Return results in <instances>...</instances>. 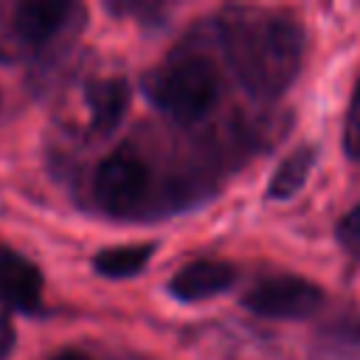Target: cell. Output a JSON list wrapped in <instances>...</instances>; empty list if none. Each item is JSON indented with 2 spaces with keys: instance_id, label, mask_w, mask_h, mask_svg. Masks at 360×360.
I'll return each instance as SVG.
<instances>
[{
  "instance_id": "cell-1",
  "label": "cell",
  "mask_w": 360,
  "mask_h": 360,
  "mask_svg": "<svg viewBox=\"0 0 360 360\" xmlns=\"http://www.w3.org/2000/svg\"><path fill=\"white\" fill-rule=\"evenodd\" d=\"M219 39L236 82L256 98H278L304 62V28L290 14L236 8L219 22Z\"/></svg>"
},
{
  "instance_id": "cell-2",
  "label": "cell",
  "mask_w": 360,
  "mask_h": 360,
  "mask_svg": "<svg viewBox=\"0 0 360 360\" xmlns=\"http://www.w3.org/2000/svg\"><path fill=\"white\" fill-rule=\"evenodd\" d=\"M146 98L177 124L202 121L219 101V73L200 56H180L143 79Z\"/></svg>"
},
{
  "instance_id": "cell-3",
  "label": "cell",
  "mask_w": 360,
  "mask_h": 360,
  "mask_svg": "<svg viewBox=\"0 0 360 360\" xmlns=\"http://www.w3.org/2000/svg\"><path fill=\"white\" fill-rule=\"evenodd\" d=\"M152 174L149 166L129 149H118L107 155L93 172V197L110 214H132L146 191Z\"/></svg>"
},
{
  "instance_id": "cell-4",
  "label": "cell",
  "mask_w": 360,
  "mask_h": 360,
  "mask_svg": "<svg viewBox=\"0 0 360 360\" xmlns=\"http://www.w3.org/2000/svg\"><path fill=\"white\" fill-rule=\"evenodd\" d=\"M242 304L262 318L298 321L309 318L323 304V290L298 276H273L248 290Z\"/></svg>"
},
{
  "instance_id": "cell-5",
  "label": "cell",
  "mask_w": 360,
  "mask_h": 360,
  "mask_svg": "<svg viewBox=\"0 0 360 360\" xmlns=\"http://www.w3.org/2000/svg\"><path fill=\"white\" fill-rule=\"evenodd\" d=\"M233 281H236V270L228 262L200 259L174 273V278L169 281V292L180 301H202L225 292Z\"/></svg>"
},
{
  "instance_id": "cell-6",
  "label": "cell",
  "mask_w": 360,
  "mask_h": 360,
  "mask_svg": "<svg viewBox=\"0 0 360 360\" xmlns=\"http://www.w3.org/2000/svg\"><path fill=\"white\" fill-rule=\"evenodd\" d=\"M39 295H42L39 270L28 259L0 248V301L11 309L34 312L39 307Z\"/></svg>"
},
{
  "instance_id": "cell-7",
  "label": "cell",
  "mask_w": 360,
  "mask_h": 360,
  "mask_svg": "<svg viewBox=\"0 0 360 360\" xmlns=\"http://www.w3.org/2000/svg\"><path fill=\"white\" fill-rule=\"evenodd\" d=\"M76 8L70 3H59V0H31V3H20L14 8V31L31 42H48L56 34H62L70 20H73Z\"/></svg>"
},
{
  "instance_id": "cell-8",
  "label": "cell",
  "mask_w": 360,
  "mask_h": 360,
  "mask_svg": "<svg viewBox=\"0 0 360 360\" xmlns=\"http://www.w3.org/2000/svg\"><path fill=\"white\" fill-rule=\"evenodd\" d=\"M129 96H132V90H129V82H124V79L90 82L84 90V101L90 110V129L96 135L112 132L129 107Z\"/></svg>"
},
{
  "instance_id": "cell-9",
  "label": "cell",
  "mask_w": 360,
  "mask_h": 360,
  "mask_svg": "<svg viewBox=\"0 0 360 360\" xmlns=\"http://www.w3.org/2000/svg\"><path fill=\"white\" fill-rule=\"evenodd\" d=\"M315 166V149L312 146H298L295 152H290L278 169L273 172L270 177V186H267V197L270 200H290L292 194H298L309 177Z\"/></svg>"
},
{
  "instance_id": "cell-10",
  "label": "cell",
  "mask_w": 360,
  "mask_h": 360,
  "mask_svg": "<svg viewBox=\"0 0 360 360\" xmlns=\"http://www.w3.org/2000/svg\"><path fill=\"white\" fill-rule=\"evenodd\" d=\"M152 253H155V245H149V242L124 245V248H107V250L96 253L93 267L104 278H129V276H138L146 267Z\"/></svg>"
},
{
  "instance_id": "cell-11",
  "label": "cell",
  "mask_w": 360,
  "mask_h": 360,
  "mask_svg": "<svg viewBox=\"0 0 360 360\" xmlns=\"http://www.w3.org/2000/svg\"><path fill=\"white\" fill-rule=\"evenodd\" d=\"M343 149L352 160H360V82L354 87L349 112H346V127H343Z\"/></svg>"
},
{
  "instance_id": "cell-12",
  "label": "cell",
  "mask_w": 360,
  "mask_h": 360,
  "mask_svg": "<svg viewBox=\"0 0 360 360\" xmlns=\"http://www.w3.org/2000/svg\"><path fill=\"white\" fill-rule=\"evenodd\" d=\"M338 242L346 253L360 259V205H354L340 222H338Z\"/></svg>"
},
{
  "instance_id": "cell-13",
  "label": "cell",
  "mask_w": 360,
  "mask_h": 360,
  "mask_svg": "<svg viewBox=\"0 0 360 360\" xmlns=\"http://www.w3.org/2000/svg\"><path fill=\"white\" fill-rule=\"evenodd\" d=\"M11 346H14V329H11V323L6 318H0V360H6Z\"/></svg>"
},
{
  "instance_id": "cell-14",
  "label": "cell",
  "mask_w": 360,
  "mask_h": 360,
  "mask_svg": "<svg viewBox=\"0 0 360 360\" xmlns=\"http://www.w3.org/2000/svg\"><path fill=\"white\" fill-rule=\"evenodd\" d=\"M51 360H93L90 354H84V352H76V349H68V352H59L56 357H51Z\"/></svg>"
}]
</instances>
